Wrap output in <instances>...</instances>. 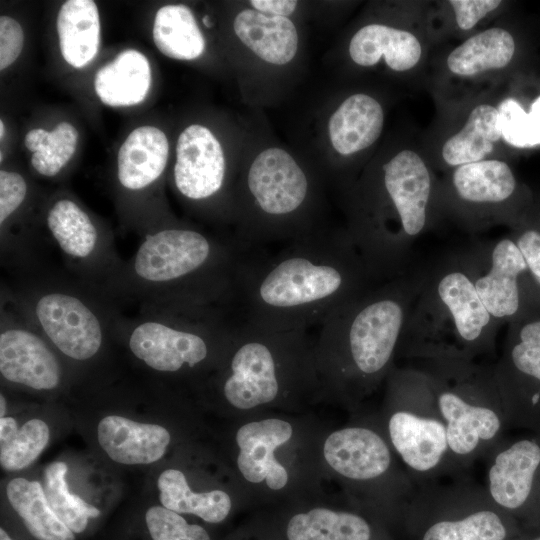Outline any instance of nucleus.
Instances as JSON below:
<instances>
[{"mask_svg":"<svg viewBox=\"0 0 540 540\" xmlns=\"http://www.w3.org/2000/svg\"><path fill=\"white\" fill-rule=\"evenodd\" d=\"M280 245L246 253L234 304L238 318L308 330L377 284L345 231L318 230Z\"/></svg>","mask_w":540,"mask_h":540,"instance_id":"obj_1","label":"nucleus"},{"mask_svg":"<svg viewBox=\"0 0 540 540\" xmlns=\"http://www.w3.org/2000/svg\"><path fill=\"white\" fill-rule=\"evenodd\" d=\"M244 252L233 237L167 224L143 237L100 289L119 308H221L234 311Z\"/></svg>","mask_w":540,"mask_h":540,"instance_id":"obj_2","label":"nucleus"},{"mask_svg":"<svg viewBox=\"0 0 540 540\" xmlns=\"http://www.w3.org/2000/svg\"><path fill=\"white\" fill-rule=\"evenodd\" d=\"M443 220L439 177L413 142L397 147L355 184L344 231L380 283L409 273L415 242Z\"/></svg>","mask_w":540,"mask_h":540,"instance_id":"obj_3","label":"nucleus"},{"mask_svg":"<svg viewBox=\"0 0 540 540\" xmlns=\"http://www.w3.org/2000/svg\"><path fill=\"white\" fill-rule=\"evenodd\" d=\"M423 269L380 282L341 306L319 326L313 362L317 385L356 404L395 368Z\"/></svg>","mask_w":540,"mask_h":540,"instance_id":"obj_4","label":"nucleus"},{"mask_svg":"<svg viewBox=\"0 0 540 540\" xmlns=\"http://www.w3.org/2000/svg\"><path fill=\"white\" fill-rule=\"evenodd\" d=\"M500 326L476 291L463 250L451 253L423 269L398 357L479 361L494 355Z\"/></svg>","mask_w":540,"mask_h":540,"instance_id":"obj_5","label":"nucleus"},{"mask_svg":"<svg viewBox=\"0 0 540 540\" xmlns=\"http://www.w3.org/2000/svg\"><path fill=\"white\" fill-rule=\"evenodd\" d=\"M1 288L68 363L93 364L117 344L121 308L65 270L47 267Z\"/></svg>","mask_w":540,"mask_h":540,"instance_id":"obj_6","label":"nucleus"},{"mask_svg":"<svg viewBox=\"0 0 540 540\" xmlns=\"http://www.w3.org/2000/svg\"><path fill=\"white\" fill-rule=\"evenodd\" d=\"M313 347L308 330L267 327L237 317L211 385L227 405L239 411L277 403L316 386Z\"/></svg>","mask_w":540,"mask_h":540,"instance_id":"obj_7","label":"nucleus"},{"mask_svg":"<svg viewBox=\"0 0 540 540\" xmlns=\"http://www.w3.org/2000/svg\"><path fill=\"white\" fill-rule=\"evenodd\" d=\"M236 324L227 309L141 308L132 316L117 315L114 336L149 371L192 377L217 369Z\"/></svg>","mask_w":540,"mask_h":540,"instance_id":"obj_8","label":"nucleus"},{"mask_svg":"<svg viewBox=\"0 0 540 540\" xmlns=\"http://www.w3.org/2000/svg\"><path fill=\"white\" fill-rule=\"evenodd\" d=\"M413 364L428 378L445 423L449 477L466 476L510 430L493 365L455 357Z\"/></svg>","mask_w":540,"mask_h":540,"instance_id":"obj_9","label":"nucleus"},{"mask_svg":"<svg viewBox=\"0 0 540 540\" xmlns=\"http://www.w3.org/2000/svg\"><path fill=\"white\" fill-rule=\"evenodd\" d=\"M242 193L240 226L233 239L244 252L318 231L306 219L310 179L287 151L271 147L259 153L248 168Z\"/></svg>","mask_w":540,"mask_h":540,"instance_id":"obj_10","label":"nucleus"},{"mask_svg":"<svg viewBox=\"0 0 540 540\" xmlns=\"http://www.w3.org/2000/svg\"><path fill=\"white\" fill-rule=\"evenodd\" d=\"M385 383L381 428L416 487L449 476L446 427L424 372L396 365Z\"/></svg>","mask_w":540,"mask_h":540,"instance_id":"obj_11","label":"nucleus"},{"mask_svg":"<svg viewBox=\"0 0 540 540\" xmlns=\"http://www.w3.org/2000/svg\"><path fill=\"white\" fill-rule=\"evenodd\" d=\"M323 456L358 494L361 509L388 526L398 525L417 487L397 461L381 426L355 424L333 431L325 439Z\"/></svg>","mask_w":540,"mask_h":540,"instance_id":"obj_12","label":"nucleus"},{"mask_svg":"<svg viewBox=\"0 0 540 540\" xmlns=\"http://www.w3.org/2000/svg\"><path fill=\"white\" fill-rule=\"evenodd\" d=\"M398 525L409 540H513L521 531L484 485L466 476L417 486Z\"/></svg>","mask_w":540,"mask_h":540,"instance_id":"obj_13","label":"nucleus"},{"mask_svg":"<svg viewBox=\"0 0 540 540\" xmlns=\"http://www.w3.org/2000/svg\"><path fill=\"white\" fill-rule=\"evenodd\" d=\"M533 203L505 159L468 163L439 177L443 219L469 233L503 224L510 228Z\"/></svg>","mask_w":540,"mask_h":540,"instance_id":"obj_14","label":"nucleus"},{"mask_svg":"<svg viewBox=\"0 0 540 540\" xmlns=\"http://www.w3.org/2000/svg\"><path fill=\"white\" fill-rule=\"evenodd\" d=\"M497 88L437 102L435 121L420 143L436 173L485 159H504L508 146Z\"/></svg>","mask_w":540,"mask_h":540,"instance_id":"obj_15","label":"nucleus"},{"mask_svg":"<svg viewBox=\"0 0 540 540\" xmlns=\"http://www.w3.org/2000/svg\"><path fill=\"white\" fill-rule=\"evenodd\" d=\"M463 253L482 303L500 325L540 314V285L509 234Z\"/></svg>","mask_w":540,"mask_h":540,"instance_id":"obj_16","label":"nucleus"},{"mask_svg":"<svg viewBox=\"0 0 540 540\" xmlns=\"http://www.w3.org/2000/svg\"><path fill=\"white\" fill-rule=\"evenodd\" d=\"M44 221L64 270L75 278L100 290L121 269L113 236L75 200L51 203Z\"/></svg>","mask_w":540,"mask_h":540,"instance_id":"obj_17","label":"nucleus"},{"mask_svg":"<svg viewBox=\"0 0 540 540\" xmlns=\"http://www.w3.org/2000/svg\"><path fill=\"white\" fill-rule=\"evenodd\" d=\"M517 49L511 30L496 23L463 39L439 60L435 68L433 92L436 102L498 86L511 68Z\"/></svg>","mask_w":540,"mask_h":540,"instance_id":"obj_18","label":"nucleus"},{"mask_svg":"<svg viewBox=\"0 0 540 540\" xmlns=\"http://www.w3.org/2000/svg\"><path fill=\"white\" fill-rule=\"evenodd\" d=\"M436 45L429 21V2H407L397 23L370 22L351 37L349 57L362 68L384 63L391 72L419 76L425 70Z\"/></svg>","mask_w":540,"mask_h":540,"instance_id":"obj_19","label":"nucleus"},{"mask_svg":"<svg viewBox=\"0 0 540 540\" xmlns=\"http://www.w3.org/2000/svg\"><path fill=\"white\" fill-rule=\"evenodd\" d=\"M493 371L509 428L540 433V314L508 324Z\"/></svg>","mask_w":540,"mask_h":540,"instance_id":"obj_20","label":"nucleus"},{"mask_svg":"<svg viewBox=\"0 0 540 540\" xmlns=\"http://www.w3.org/2000/svg\"><path fill=\"white\" fill-rule=\"evenodd\" d=\"M64 360L1 288L0 374L11 385L36 392L63 387Z\"/></svg>","mask_w":540,"mask_h":540,"instance_id":"obj_21","label":"nucleus"},{"mask_svg":"<svg viewBox=\"0 0 540 540\" xmlns=\"http://www.w3.org/2000/svg\"><path fill=\"white\" fill-rule=\"evenodd\" d=\"M484 459L493 502L520 523L540 519V433L504 437Z\"/></svg>","mask_w":540,"mask_h":540,"instance_id":"obj_22","label":"nucleus"},{"mask_svg":"<svg viewBox=\"0 0 540 540\" xmlns=\"http://www.w3.org/2000/svg\"><path fill=\"white\" fill-rule=\"evenodd\" d=\"M226 162L222 147L205 126L192 124L179 135L173 181L178 193L202 204L220 195L224 188Z\"/></svg>","mask_w":540,"mask_h":540,"instance_id":"obj_23","label":"nucleus"},{"mask_svg":"<svg viewBox=\"0 0 540 540\" xmlns=\"http://www.w3.org/2000/svg\"><path fill=\"white\" fill-rule=\"evenodd\" d=\"M293 435L292 425L280 418H266L243 424L235 441L238 446L237 468L249 483H264L270 490L285 488L289 474L276 458V450Z\"/></svg>","mask_w":540,"mask_h":540,"instance_id":"obj_24","label":"nucleus"},{"mask_svg":"<svg viewBox=\"0 0 540 540\" xmlns=\"http://www.w3.org/2000/svg\"><path fill=\"white\" fill-rule=\"evenodd\" d=\"M388 527L361 508L315 507L289 517L284 540H392Z\"/></svg>","mask_w":540,"mask_h":540,"instance_id":"obj_25","label":"nucleus"},{"mask_svg":"<svg viewBox=\"0 0 540 540\" xmlns=\"http://www.w3.org/2000/svg\"><path fill=\"white\" fill-rule=\"evenodd\" d=\"M97 440L104 453L122 465H148L159 461L171 443L164 426L107 415L97 426Z\"/></svg>","mask_w":540,"mask_h":540,"instance_id":"obj_26","label":"nucleus"},{"mask_svg":"<svg viewBox=\"0 0 540 540\" xmlns=\"http://www.w3.org/2000/svg\"><path fill=\"white\" fill-rule=\"evenodd\" d=\"M384 122V107L377 98L365 92L353 93L342 101L329 119L330 143L339 155L356 156L378 141Z\"/></svg>","mask_w":540,"mask_h":540,"instance_id":"obj_27","label":"nucleus"},{"mask_svg":"<svg viewBox=\"0 0 540 540\" xmlns=\"http://www.w3.org/2000/svg\"><path fill=\"white\" fill-rule=\"evenodd\" d=\"M165 133L154 126L134 129L121 145L117 157V180L121 188L140 193L161 177L168 160Z\"/></svg>","mask_w":540,"mask_h":540,"instance_id":"obj_28","label":"nucleus"},{"mask_svg":"<svg viewBox=\"0 0 540 540\" xmlns=\"http://www.w3.org/2000/svg\"><path fill=\"white\" fill-rule=\"evenodd\" d=\"M233 28L239 40L267 63L285 65L297 53L298 32L288 17L245 9L236 15Z\"/></svg>","mask_w":540,"mask_h":540,"instance_id":"obj_29","label":"nucleus"},{"mask_svg":"<svg viewBox=\"0 0 540 540\" xmlns=\"http://www.w3.org/2000/svg\"><path fill=\"white\" fill-rule=\"evenodd\" d=\"M151 68L147 57L134 49L120 52L113 61L100 68L94 89L106 105L132 106L142 102L150 89Z\"/></svg>","mask_w":540,"mask_h":540,"instance_id":"obj_30","label":"nucleus"},{"mask_svg":"<svg viewBox=\"0 0 540 540\" xmlns=\"http://www.w3.org/2000/svg\"><path fill=\"white\" fill-rule=\"evenodd\" d=\"M59 47L64 60L74 68L90 63L100 44V18L92 0H69L57 16Z\"/></svg>","mask_w":540,"mask_h":540,"instance_id":"obj_31","label":"nucleus"},{"mask_svg":"<svg viewBox=\"0 0 540 540\" xmlns=\"http://www.w3.org/2000/svg\"><path fill=\"white\" fill-rule=\"evenodd\" d=\"M158 498L162 506L179 514L194 515L210 524L223 522L230 514V495L220 489L193 491L181 470L168 468L157 478Z\"/></svg>","mask_w":540,"mask_h":540,"instance_id":"obj_32","label":"nucleus"},{"mask_svg":"<svg viewBox=\"0 0 540 540\" xmlns=\"http://www.w3.org/2000/svg\"><path fill=\"white\" fill-rule=\"evenodd\" d=\"M6 496L26 529L37 540H75V533L53 511L40 482L13 478L6 486Z\"/></svg>","mask_w":540,"mask_h":540,"instance_id":"obj_33","label":"nucleus"},{"mask_svg":"<svg viewBox=\"0 0 540 540\" xmlns=\"http://www.w3.org/2000/svg\"><path fill=\"white\" fill-rule=\"evenodd\" d=\"M501 0H444L429 2V21L436 44L448 38H467L496 19Z\"/></svg>","mask_w":540,"mask_h":540,"instance_id":"obj_34","label":"nucleus"},{"mask_svg":"<svg viewBox=\"0 0 540 540\" xmlns=\"http://www.w3.org/2000/svg\"><path fill=\"white\" fill-rule=\"evenodd\" d=\"M153 40L165 56L193 60L205 50V39L193 12L183 4L161 7L153 23Z\"/></svg>","mask_w":540,"mask_h":540,"instance_id":"obj_35","label":"nucleus"},{"mask_svg":"<svg viewBox=\"0 0 540 540\" xmlns=\"http://www.w3.org/2000/svg\"><path fill=\"white\" fill-rule=\"evenodd\" d=\"M50 440L48 424L33 418L18 425L15 418L0 417V464L8 472L21 471L41 455Z\"/></svg>","mask_w":540,"mask_h":540,"instance_id":"obj_36","label":"nucleus"},{"mask_svg":"<svg viewBox=\"0 0 540 540\" xmlns=\"http://www.w3.org/2000/svg\"><path fill=\"white\" fill-rule=\"evenodd\" d=\"M78 132L68 123H59L52 131L36 128L25 135V146L33 153L31 165L44 177H54L72 158Z\"/></svg>","mask_w":540,"mask_h":540,"instance_id":"obj_37","label":"nucleus"},{"mask_svg":"<svg viewBox=\"0 0 540 540\" xmlns=\"http://www.w3.org/2000/svg\"><path fill=\"white\" fill-rule=\"evenodd\" d=\"M67 471L68 467L62 461L48 464L44 470L42 486L55 514L70 530L80 534L85 531L91 518L100 516V510L70 492Z\"/></svg>","mask_w":540,"mask_h":540,"instance_id":"obj_38","label":"nucleus"},{"mask_svg":"<svg viewBox=\"0 0 540 540\" xmlns=\"http://www.w3.org/2000/svg\"><path fill=\"white\" fill-rule=\"evenodd\" d=\"M498 109L503 138L508 147L525 149L540 145V95L528 110L517 98L499 95Z\"/></svg>","mask_w":540,"mask_h":540,"instance_id":"obj_39","label":"nucleus"},{"mask_svg":"<svg viewBox=\"0 0 540 540\" xmlns=\"http://www.w3.org/2000/svg\"><path fill=\"white\" fill-rule=\"evenodd\" d=\"M145 523L152 540H211L204 527L189 523L181 514L162 505L147 509Z\"/></svg>","mask_w":540,"mask_h":540,"instance_id":"obj_40","label":"nucleus"},{"mask_svg":"<svg viewBox=\"0 0 540 540\" xmlns=\"http://www.w3.org/2000/svg\"><path fill=\"white\" fill-rule=\"evenodd\" d=\"M510 229L509 235L540 285V205L533 203Z\"/></svg>","mask_w":540,"mask_h":540,"instance_id":"obj_41","label":"nucleus"},{"mask_svg":"<svg viewBox=\"0 0 540 540\" xmlns=\"http://www.w3.org/2000/svg\"><path fill=\"white\" fill-rule=\"evenodd\" d=\"M27 180L18 172L0 171V221L8 217L28 197Z\"/></svg>","mask_w":540,"mask_h":540,"instance_id":"obj_42","label":"nucleus"},{"mask_svg":"<svg viewBox=\"0 0 540 540\" xmlns=\"http://www.w3.org/2000/svg\"><path fill=\"white\" fill-rule=\"evenodd\" d=\"M24 44L21 25L12 17H0V70L12 65L19 57Z\"/></svg>","mask_w":540,"mask_h":540,"instance_id":"obj_43","label":"nucleus"},{"mask_svg":"<svg viewBox=\"0 0 540 540\" xmlns=\"http://www.w3.org/2000/svg\"><path fill=\"white\" fill-rule=\"evenodd\" d=\"M250 4L260 13L281 17H288L297 7V1L292 0H253Z\"/></svg>","mask_w":540,"mask_h":540,"instance_id":"obj_44","label":"nucleus"},{"mask_svg":"<svg viewBox=\"0 0 540 540\" xmlns=\"http://www.w3.org/2000/svg\"><path fill=\"white\" fill-rule=\"evenodd\" d=\"M513 540H540V519L521 523V531Z\"/></svg>","mask_w":540,"mask_h":540,"instance_id":"obj_45","label":"nucleus"},{"mask_svg":"<svg viewBox=\"0 0 540 540\" xmlns=\"http://www.w3.org/2000/svg\"><path fill=\"white\" fill-rule=\"evenodd\" d=\"M7 411V401L3 392L0 394V417H5Z\"/></svg>","mask_w":540,"mask_h":540,"instance_id":"obj_46","label":"nucleus"},{"mask_svg":"<svg viewBox=\"0 0 540 540\" xmlns=\"http://www.w3.org/2000/svg\"><path fill=\"white\" fill-rule=\"evenodd\" d=\"M0 540H13L3 527L0 528Z\"/></svg>","mask_w":540,"mask_h":540,"instance_id":"obj_47","label":"nucleus"},{"mask_svg":"<svg viewBox=\"0 0 540 540\" xmlns=\"http://www.w3.org/2000/svg\"><path fill=\"white\" fill-rule=\"evenodd\" d=\"M4 132H5V127H4L3 121L1 120L0 121V136H1V139L3 138Z\"/></svg>","mask_w":540,"mask_h":540,"instance_id":"obj_48","label":"nucleus"},{"mask_svg":"<svg viewBox=\"0 0 540 540\" xmlns=\"http://www.w3.org/2000/svg\"><path fill=\"white\" fill-rule=\"evenodd\" d=\"M203 22H204V24H205L207 27H210V26H211V23H209V17H208V16H206V17L203 18Z\"/></svg>","mask_w":540,"mask_h":540,"instance_id":"obj_49","label":"nucleus"}]
</instances>
